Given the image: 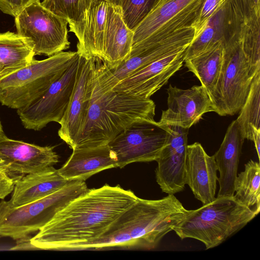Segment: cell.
I'll use <instances>...</instances> for the list:
<instances>
[{"instance_id":"cell-7","label":"cell","mask_w":260,"mask_h":260,"mask_svg":"<svg viewBox=\"0 0 260 260\" xmlns=\"http://www.w3.org/2000/svg\"><path fill=\"white\" fill-rule=\"evenodd\" d=\"M224 46L221 72L210 96L214 112L220 116L234 115L239 112L249 93L255 70L242 49L240 39Z\"/></svg>"},{"instance_id":"cell-28","label":"cell","mask_w":260,"mask_h":260,"mask_svg":"<svg viewBox=\"0 0 260 260\" xmlns=\"http://www.w3.org/2000/svg\"><path fill=\"white\" fill-rule=\"evenodd\" d=\"M259 106L260 71L255 75L247 97L236 119L244 140L252 141L253 127L260 129Z\"/></svg>"},{"instance_id":"cell-27","label":"cell","mask_w":260,"mask_h":260,"mask_svg":"<svg viewBox=\"0 0 260 260\" xmlns=\"http://www.w3.org/2000/svg\"><path fill=\"white\" fill-rule=\"evenodd\" d=\"M234 197L257 215L260 211V166L252 159L245 165L244 170L237 174Z\"/></svg>"},{"instance_id":"cell-31","label":"cell","mask_w":260,"mask_h":260,"mask_svg":"<svg viewBox=\"0 0 260 260\" xmlns=\"http://www.w3.org/2000/svg\"><path fill=\"white\" fill-rule=\"evenodd\" d=\"M91 0H43L41 5L57 15L66 19L69 26L78 22Z\"/></svg>"},{"instance_id":"cell-1","label":"cell","mask_w":260,"mask_h":260,"mask_svg":"<svg viewBox=\"0 0 260 260\" xmlns=\"http://www.w3.org/2000/svg\"><path fill=\"white\" fill-rule=\"evenodd\" d=\"M138 198L119 185L89 189L57 212L29 243L38 249L69 250L76 244L93 240Z\"/></svg>"},{"instance_id":"cell-29","label":"cell","mask_w":260,"mask_h":260,"mask_svg":"<svg viewBox=\"0 0 260 260\" xmlns=\"http://www.w3.org/2000/svg\"><path fill=\"white\" fill-rule=\"evenodd\" d=\"M120 7L127 26L133 31L151 12L160 0H104Z\"/></svg>"},{"instance_id":"cell-18","label":"cell","mask_w":260,"mask_h":260,"mask_svg":"<svg viewBox=\"0 0 260 260\" xmlns=\"http://www.w3.org/2000/svg\"><path fill=\"white\" fill-rule=\"evenodd\" d=\"M107 7L104 0H91L79 21L69 26L78 39V54L102 60Z\"/></svg>"},{"instance_id":"cell-37","label":"cell","mask_w":260,"mask_h":260,"mask_svg":"<svg viewBox=\"0 0 260 260\" xmlns=\"http://www.w3.org/2000/svg\"><path fill=\"white\" fill-rule=\"evenodd\" d=\"M3 70V65L1 63V62H0V76L2 73Z\"/></svg>"},{"instance_id":"cell-8","label":"cell","mask_w":260,"mask_h":260,"mask_svg":"<svg viewBox=\"0 0 260 260\" xmlns=\"http://www.w3.org/2000/svg\"><path fill=\"white\" fill-rule=\"evenodd\" d=\"M193 27L178 30L160 41L133 45L129 56L119 66L108 68L96 58L95 77L105 90H111L120 81L154 60L166 54L187 48L194 37Z\"/></svg>"},{"instance_id":"cell-17","label":"cell","mask_w":260,"mask_h":260,"mask_svg":"<svg viewBox=\"0 0 260 260\" xmlns=\"http://www.w3.org/2000/svg\"><path fill=\"white\" fill-rule=\"evenodd\" d=\"M242 23L232 1L227 0L187 47L184 60L202 53L217 42H222L224 45L239 40Z\"/></svg>"},{"instance_id":"cell-13","label":"cell","mask_w":260,"mask_h":260,"mask_svg":"<svg viewBox=\"0 0 260 260\" xmlns=\"http://www.w3.org/2000/svg\"><path fill=\"white\" fill-rule=\"evenodd\" d=\"M167 91L168 109L162 111L160 125L189 129L205 113L214 112L211 98L201 85L182 89L170 84Z\"/></svg>"},{"instance_id":"cell-10","label":"cell","mask_w":260,"mask_h":260,"mask_svg":"<svg viewBox=\"0 0 260 260\" xmlns=\"http://www.w3.org/2000/svg\"><path fill=\"white\" fill-rule=\"evenodd\" d=\"M166 125L154 120L142 119L126 127L108 145L122 168L136 162L156 161L168 139Z\"/></svg>"},{"instance_id":"cell-11","label":"cell","mask_w":260,"mask_h":260,"mask_svg":"<svg viewBox=\"0 0 260 260\" xmlns=\"http://www.w3.org/2000/svg\"><path fill=\"white\" fill-rule=\"evenodd\" d=\"M78 66L79 56L43 95L28 105L17 109L25 128L40 131L50 122L59 123L74 89Z\"/></svg>"},{"instance_id":"cell-20","label":"cell","mask_w":260,"mask_h":260,"mask_svg":"<svg viewBox=\"0 0 260 260\" xmlns=\"http://www.w3.org/2000/svg\"><path fill=\"white\" fill-rule=\"evenodd\" d=\"M117 168V158L108 144L76 148L58 171L69 181H85L95 174Z\"/></svg>"},{"instance_id":"cell-16","label":"cell","mask_w":260,"mask_h":260,"mask_svg":"<svg viewBox=\"0 0 260 260\" xmlns=\"http://www.w3.org/2000/svg\"><path fill=\"white\" fill-rule=\"evenodd\" d=\"M53 146H40L21 141L0 137V167L12 178V174L36 173L53 167L58 155Z\"/></svg>"},{"instance_id":"cell-36","label":"cell","mask_w":260,"mask_h":260,"mask_svg":"<svg viewBox=\"0 0 260 260\" xmlns=\"http://www.w3.org/2000/svg\"><path fill=\"white\" fill-rule=\"evenodd\" d=\"M4 135H5V134L4 133V132H3V128H2V124H1V122L0 121V137H1Z\"/></svg>"},{"instance_id":"cell-32","label":"cell","mask_w":260,"mask_h":260,"mask_svg":"<svg viewBox=\"0 0 260 260\" xmlns=\"http://www.w3.org/2000/svg\"><path fill=\"white\" fill-rule=\"evenodd\" d=\"M226 1H204L198 18L193 26L195 31L194 39L200 35L210 19L224 5Z\"/></svg>"},{"instance_id":"cell-21","label":"cell","mask_w":260,"mask_h":260,"mask_svg":"<svg viewBox=\"0 0 260 260\" xmlns=\"http://www.w3.org/2000/svg\"><path fill=\"white\" fill-rule=\"evenodd\" d=\"M244 139L236 120L229 125L218 150L213 155L219 173L217 197H233Z\"/></svg>"},{"instance_id":"cell-5","label":"cell","mask_w":260,"mask_h":260,"mask_svg":"<svg viewBox=\"0 0 260 260\" xmlns=\"http://www.w3.org/2000/svg\"><path fill=\"white\" fill-rule=\"evenodd\" d=\"M62 51L48 58L34 59L26 66L0 77V102L12 109L24 107L43 95L78 57Z\"/></svg>"},{"instance_id":"cell-22","label":"cell","mask_w":260,"mask_h":260,"mask_svg":"<svg viewBox=\"0 0 260 260\" xmlns=\"http://www.w3.org/2000/svg\"><path fill=\"white\" fill-rule=\"evenodd\" d=\"M133 36L134 31L124 22L120 7L108 3L102 61L108 68H116L128 58Z\"/></svg>"},{"instance_id":"cell-15","label":"cell","mask_w":260,"mask_h":260,"mask_svg":"<svg viewBox=\"0 0 260 260\" xmlns=\"http://www.w3.org/2000/svg\"><path fill=\"white\" fill-rule=\"evenodd\" d=\"M166 144L156 159L155 177L160 189L174 194L183 191L185 183V164L188 129L167 126Z\"/></svg>"},{"instance_id":"cell-34","label":"cell","mask_w":260,"mask_h":260,"mask_svg":"<svg viewBox=\"0 0 260 260\" xmlns=\"http://www.w3.org/2000/svg\"><path fill=\"white\" fill-rule=\"evenodd\" d=\"M40 0H0V10L4 13L16 16L26 7Z\"/></svg>"},{"instance_id":"cell-9","label":"cell","mask_w":260,"mask_h":260,"mask_svg":"<svg viewBox=\"0 0 260 260\" xmlns=\"http://www.w3.org/2000/svg\"><path fill=\"white\" fill-rule=\"evenodd\" d=\"M68 22L54 14L37 1L15 17L17 33L29 38L34 45L36 55L51 56L68 49Z\"/></svg>"},{"instance_id":"cell-23","label":"cell","mask_w":260,"mask_h":260,"mask_svg":"<svg viewBox=\"0 0 260 260\" xmlns=\"http://www.w3.org/2000/svg\"><path fill=\"white\" fill-rule=\"evenodd\" d=\"M69 181L53 167L26 175L15 181L11 198L4 203L17 207L33 202L58 190Z\"/></svg>"},{"instance_id":"cell-4","label":"cell","mask_w":260,"mask_h":260,"mask_svg":"<svg viewBox=\"0 0 260 260\" xmlns=\"http://www.w3.org/2000/svg\"><path fill=\"white\" fill-rule=\"evenodd\" d=\"M256 215L234 196L216 197L197 209L189 210L173 231L181 239H194L208 249L220 244Z\"/></svg>"},{"instance_id":"cell-24","label":"cell","mask_w":260,"mask_h":260,"mask_svg":"<svg viewBox=\"0 0 260 260\" xmlns=\"http://www.w3.org/2000/svg\"><path fill=\"white\" fill-rule=\"evenodd\" d=\"M205 0H160L134 31L133 45L169 25L184 21L187 13Z\"/></svg>"},{"instance_id":"cell-33","label":"cell","mask_w":260,"mask_h":260,"mask_svg":"<svg viewBox=\"0 0 260 260\" xmlns=\"http://www.w3.org/2000/svg\"><path fill=\"white\" fill-rule=\"evenodd\" d=\"M243 22L260 18V0H231Z\"/></svg>"},{"instance_id":"cell-19","label":"cell","mask_w":260,"mask_h":260,"mask_svg":"<svg viewBox=\"0 0 260 260\" xmlns=\"http://www.w3.org/2000/svg\"><path fill=\"white\" fill-rule=\"evenodd\" d=\"M217 167L213 156L206 152L201 144L195 142L187 147L185 183L194 197L203 205L215 199L218 181Z\"/></svg>"},{"instance_id":"cell-3","label":"cell","mask_w":260,"mask_h":260,"mask_svg":"<svg viewBox=\"0 0 260 260\" xmlns=\"http://www.w3.org/2000/svg\"><path fill=\"white\" fill-rule=\"evenodd\" d=\"M155 109L150 98L104 89L94 73L87 116L74 149L108 144L134 121L154 120Z\"/></svg>"},{"instance_id":"cell-12","label":"cell","mask_w":260,"mask_h":260,"mask_svg":"<svg viewBox=\"0 0 260 260\" xmlns=\"http://www.w3.org/2000/svg\"><path fill=\"white\" fill-rule=\"evenodd\" d=\"M79 66L74 89L59 124V137L72 149L85 123L89 108L96 58L79 55Z\"/></svg>"},{"instance_id":"cell-30","label":"cell","mask_w":260,"mask_h":260,"mask_svg":"<svg viewBox=\"0 0 260 260\" xmlns=\"http://www.w3.org/2000/svg\"><path fill=\"white\" fill-rule=\"evenodd\" d=\"M240 42L251 66L255 70H260V18L242 22Z\"/></svg>"},{"instance_id":"cell-6","label":"cell","mask_w":260,"mask_h":260,"mask_svg":"<svg viewBox=\"0 0 260 260\" xmlns=\"http://www.w3.org/2000/svg\"><path fill=\"white\" fill-rule=\"evenodd\" d=\"M88 189L85 181H71L52 194L21 206L11 207L1 201L0 236L15 240L25 238Z\"/></svg>"},{"instance_id":"cell-25","label":"cell","mask_w":260,"mask_h":260,"mask_svg":"<svg viewBox=\"0 0 260 260\" xmlns=\"http://www.w3.org/2000/svg\"><path fill=\"white\" fill-rule=\"evenodd\" d=\"M224 51L223 43L218 42L184 61L185 66L198 78L210 96L213 93L220 75Z\"/></svg>"},{"instance_id":"cell-14","label":"cell","mask_w":260,"mask_h":260,"mask_svg":"<svg viewBox=\"0 0 260 260\" xmlns=\"http://www.w3.org/2000/svg\"><path fill=\"white\" fill-rule=\"evenodd\" d=\"M187 48L154 60L120 81L111 90L133 96L150 98L181 68Z\"/></svg>"},{"instance_id":"cell-26","label":"cell","mask_w":260,"mask_h":260,"mask_svg":"<svg viewBox=\"0 0 260 260\" xmlns=\"http://www.w3.org/2000/svg\"><path fill=\"white\" fill-rule=\"evenodd\" d=\"M35 55L34 45L29 38L17 32L0 33V62L3 67L0 77L26 66Z\"/></svg>"},{"instance_id":"cell-35","label":"cell","mask_w":260,"mask_h":260,"mask_svg":"<svg viewBox=\"0 0 260 260\" xmlns=\"http://www.w3.org/2000/svg\"><path fill=\"white\" fill-rule=\"evenodd\" d=\"M254 142L255 148L257 152L258 158L259 159L260 151V129H257L254 127H252V140Z\"/></svg>"},{"instance_id":"cell-2","label":"cell","mask_w":260,"mask_h":260,"mask_svg":"<svg viewBox=\"0 0 260 260\" xmlns=\"http://www.w3.org/2000/svg\"><path fill=\"white\" fill-rule=\"evenodd\" d=\"M188 211L173 194L158 200L138 198L99 237L76 244L69 250L154 249Z\"/></svg>"}]
</instances>
